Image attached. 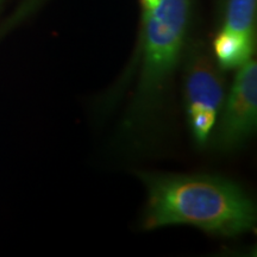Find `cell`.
I'll use <instances>...</instances> for the list:
<instances>
[{
	"label": "cell",
	"instance_id": "3",
	"mask_svg": "<svg viewBox=\"0 0 257 257\" xmlns=\"http://www.w3.org/2000/svg\"><path fill=\"white\" fill-rule=\"evenodd\" d=\"M224 98L223 70L206 48L193 46L185 54L184 101L189 133L199 148L210 140Z\"/></svg>",
	"mask_w": 257,
	"mask_h": 257
},
{
	"label": "cell",
	"instance_id": "4",
	"mask_svg": "<svg viewBox=\"0 0 257 257\" xmlns=\"http://www.w3.org/2000/svg\"><path fill=\"white\" fill-rule=\"evenodd\" d=\"M214 146L221 153L242 148L257 127V63L249 60L239 67L223 104Z\"/></svg>",
	"mask_w": 257,
	"mask_h": 257
},
{
	"label": "cell",
	"instance_id": "7",
	"mask_svg": "<svg viewBox=\"0 0 257 257\" xmlns=\"http://www.w3.org/2000/svg\"><path fill=\"white\" fill-rule=\"evenodd\" d=\"M48 0H22L17 8L12 11L11 15L0 24V40L8 35L10 31L17 28L19 24L35 14L38 9H41L43 4H46Z\"/></svg>",
	"mask_w": 257,
	"mask_h": 257
},
{
	"label": "cell",
	"instance_id": "1",
	"mask_svg": "<svg viewBox=\"0 0 257 257\" xmlns=\"http://www.w3.org/2000/svg\"><path fill=\"white\" fill-rule=\"evenodd\" d=\"M191 0H159L142 16L138 81L118 133V141L127 150L146 149L157 136L184 56Z\"/></svg>",
	"mask_w": 257,
	"mask_h": 257
},
{
	"label": "cell",
	"instance_id": "2",
	"mask_svg": "<svg viewBox=\"0 0 257 257\" xmlns=\"http://www.w3.org/2000/svg\"><path fill=\"white\" fill-rule=\"evenodd\" d=\"M137 176L147 189L141 219L143 230L191 225L220 237L242 236L255 230V202L229 179L150 172H137Z\"/></svg>",
	"mask_w": 257,
	"mask_h": 257
},
{
	"label": "cell",
	"instance_id": "8",
	"mask_svg": "<svg viewBox=\"0 0 257 257\" xmlns=\"http://www.w3.org/2000/svg\"><path fill=\"white\" fill-rule=\"evenodd\" d=\"M141 8H142V16L149 14L152 10L155 8L159 0H140Z\"/></svg>",
	"mask_w": 257,
	"mask_h": 257
},
{
	"label": "cell",
	"instance_id": "5",
	"mask_svg": "<svg viewBox=\"0 0 257 257\" xmlns=\"http://www.w3.org/2000/svg\"><path fill=\"white\" fill-rule=\"evenodd\" d=\"M255 46L256 41L221 29L214 37L212 50L214 61L224 72L239 68L251 60L255 53Z\"/></svg>",
	"mask_w": 257,
	"mask_h": 257
},
{
	"label": "cell",
	"instance_id": "6",
	"mask_svg": "<svg viewBox=\"0 0 257 257\" xmlns=\"http://www.w3.org/2000/svg\"><path fill=\"white\" fill-rule=\"evenodd\" d=\"M224 30L256 41L257 0H224Z\"/></svg>",
	"mask_w": 257,
	"mask_h": 257
},
{
	"label": "cell",
	"instance_id": "9",
	"mask_svg": "<svg viewBox=\"0 0 257 257\" xmlns=\"http://www.w3.org/2000/svg\"><path fill=\"white\" fill-rule=\"evenodd\" d=\"M4 3H5V0H0V11H2L3 5H4Z\"/></svg>",
	"mask_w": 257,
	"mask_h": 257
}]
</instances>
